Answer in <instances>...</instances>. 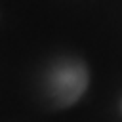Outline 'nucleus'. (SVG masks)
I'll list each match as a JSON object with an SVG mask.
<instances>
[{
	"instance_id": "nucleus-1",
	"label": "nucleus",
	"mask_w": 122,
	"mask_h": 122,
	"mask_svg": "<svg viewBox=\"0 0 122 122\" xmlns=\"http://www.w3.org/2000/svg\"><path fill=\"white\" fill-rule=\"evenodd\" d=\"M88 84L86 69L78 63H65L55 67L51 74V92L59 103H72L80 97Z\"/></svg>"
}]
</instances>
